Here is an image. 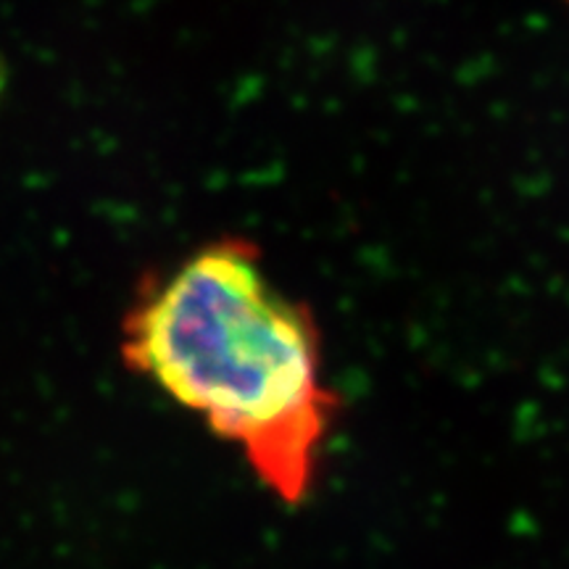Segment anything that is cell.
Returning a JSON list of instances; mask_svg holds the SVG:
<instances>
[{"label":"cell","instance_id":"6da1fadb","mask_svg":"<svg viewBox=\"0 0 569 569\" xmlns=\"http://www.w3.org/2000/svg\"><path fill=\"white\" fill-rule=\"evenodd\" d=\"M124 361L219 438L280 501L301 503L338 415L315 315L243 240H219L153 282L124 319Z\"/></svg>","mask_w":569,"mask_h":569},{"label":"cell","instance_id":"7a4b0ae2","mask_svg":"<svg viewBox=\"0 0 569 569\" xmlns=\"http://www.w3.org/2000/svg\"><path fill=\"white\" fill-rule=\"evenodd\" d=\"M565 3H567V6H569V0H565Z\"/></svg>","mask_w":569,"mask_h":569}]
</instances>
